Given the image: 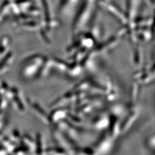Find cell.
Segmentation results:
<instances>
[{
	"mask_svg": "<svg viewBox=\"0 0 155 155\" xmlns=\"http://www.w3.org/2000/svg\"><path fill=\"white\" fill-rule=\"evenodd\" d=\"M13 60V56L12 52L6 54L5 57L0 61V72H4L11 66Z\"/></svg>",
	"mask_w": 155,
	"mask_h": 155,
	"instance_id": "7a4b0ae2",
	"label": "cell"
},
{
	"mask_svg": "<svg viewBox=\"0 0 155 155\" xmlns=\"http://www.w3.org/2000/svg\"><path fill=\"white\" fill-rule=\"evenodd\" d=\"M45 59L43 56L39 55L28 57L23 63L21 70V77L26 79L37 77Z\"/></svg>",
	"mask_w": 155,
	"mask_h": 155,
	"instance_id": "6da1fadb",
	"label": "cell"
},
{
	"mask_svg": "<svg viewBox=\"0 0 155 155\" xmlns=\"http://www.w3.org/2000/svg\"><path fill=\"white\" fill-rule=\"evenodd\" d=\"M10 44V39L8 37H4L0 41V55L6 52V50L9 48Z\"/></svg>",
	"mask_w": 155,
	"mask_h": 155,
	"instance_id": "277c9868",
	"label": "cell"
},
{
	"mask_svg": "<svg viewBox=\"0 0 155 155\" xmlns=\"http://www.w3.org/2000/svg\"><path fill=\"white\" fill-rule=\"evenodd\" d=\"M32 107L33 109V112L36 114V116L40 118L41 120L44 122H50L49 119V116L47 115V113L45 111L43 110L40 106L37 104H33L32 105Z\"/></svg>",
	"mask_w": 155,
	"mask_h": 155,
	"instance_id": "3957f363",
	"label": "cell"
}]
</instances>
